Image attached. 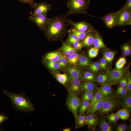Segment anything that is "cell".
Returning <instances> with one entry per match:
<instances>
[{"instance_id":"1","label":"cell","mask_w":131,"mask_h":131,"mask_svg":"<svg viewBox=\"0 0 131 131\" xmlns=\"http://www.w3.org/2000/svg\"><path fill=\"white\" fill-rule=\"evenodd\" d=\"M66 15L61 14L49 18L48 23L44 31L47 38L51 40H60L68 33L67 28L69 25Z\"/></svg>"},{"instance_id":"2","label":"cell","mask_w":131,"mask_h":131,"mask_svg":"<svg viewBox=\"0 0 131 131\" xmlns=\"http://www.w3.org/2000/svg\"><path fill=\"white\" fill-rule=\"evenodd\" d=\"M3 92L11 100L13 106L18 110L23 112H30L34 110V105L30 99L25 96L11 93L5 90Z\"/></svg>"},{"instance_id":"3","label":"cell","mask_w":131,"mask_h":131,"mask_svg":"<svg viewBox=\"0 0 131 131\" xmlns=\"http://www.w3.org/2000/svg\"><path fill=\"white\" fill-rule=\"evenodd\" d=\"M91 0H68L66 6L68 9L67 16L71 14H86Z\"/></svg>"},{"instance_id":"4","label":"cell","mask_w":131,"mask_h":131,"mask_svg":"<svg viewBox=\"0 0 131 131\" xmlns=\"http://www.w3.org/2000/svg\"><path fill=\"white\" fill-rule=\"evenodd\" d=\"M66 103L68 108L74 116L76 125L78 116L77 111L81 104L80 99L76 94L71 92L68 96Z\"/></svg>"},{"instance_id":"5","label":"cell","mask_w":131,"mask_h":131,"mask_svg":"<svg viewBox=\"0 0 131 131\" xmlns=\"http://www.w3.org/2000/svg\"><path fill=\"white\" fill-rule=\"evenodd\" d=\"M116 26L121 27L131 25V9L123 8L119 10Z\"/></svg>"},{"instance_id":"6","label":"cell","mask_w":131,"mask_h":131,"mask_svg":"<svg viewBox=\"0 0 131 131\" xmlns=\"http://www.w3.org/2000/svg\"><path fill=\"white\" fill-rule=\"evenodd\" d=\"M68 25L73 27L76 30L81 32H86L94 31L95 29L90 24L84 21L75 22L70 18H67Z\"/></svg>"},{"instance_id":"7","label":"cell","mask_w":131,"mask_h":131,"mask_svg":"<svg viewBox=\"0 0 131 131\" xmlns=\"http://www.w3.org/2000/svg\"><path fill=\"white\" fill-rule=\"evenodd\" d=\"M120 12L119 10L116 12L108 13L102 17L97 18L102 20L107 28L111 29L116 26L117 18Z\"/></svg>"},{"instance_id":"8","label":"cell","mask_w":131,"mask_h":131,"mask_svg":"<svg viewBox=\"0 0 131 131\" xmlns=\"http://www.w3.org/2000/svg\"><path fill=\"white\" fill-rule=\"evenodd\" d=\"M117 105L114 97L110 96L104 102L101 108L96 112L100 115L108 113L115 109Z\"/></svg>"},{"instance_id":"9","label":"cell","mask_w":131,"mask_h":131,"mask_svg":"<svg viewBox=\"0 0 131 131\" xmlns=\"http://www.w3.org/2000/svg\"><path fill=\"white\" fill-rule=\"evenodd\" d=\"M51 4L44 2H35L33 7L34 11L32 12L30 17H33L43 14H47L49 11L51 10Z\"/></svg>"},{"instance_id":"10","label":"cell","mask_w":131,"mask_h":131,"mask_svg":"<svg viewBox=\"0 0 131 131\" xmlns=\"http://www.w3.org/2000/svg\"><path fill=\"white\" fill-rule=\"evenodd\" d=\"M125 73L124 69H112L109 70L107 73L109 83L115 84L118 83L124 76Z\"/></svg>"},{"instance_id":"11","label":"cell","mask_w":131,"mask_h":131,"mask_svg":"<svg viewBox=\"0 0 131 131\" xmlns=\"http://www.w3.org/2000/svg\"><path fill=\"white\" fill-rule=\"evenodd\" d=\"M28 19L34 23L41 30L44 31L48 23L49 18L47 14H43L33 17L29 16Z\"/></svg>"},{"instance_id":"12","label":"cell","mask_w":131,"mask_h":131,"mask_svg":"<svg viewBox=\"0 0 131 131\" xmlns=\"http://www.w3.org/2000/svg\"><path fill=\"white\" fill-rule=\"evenodd\" d=\"M98 122L97 116L94 114H90L86 116L85 124L87 125L90 129L93 130L96 129Z\"/></svg>"},{"instance_id":"13","label":"cell","mask_w":131,"mask_h":131,"mask_svg":"<svg viewBox=\"0 0 131 131\" xmlns=\"http://www.w3.org/2000/svg\"><path fill=\"white\" fill-rule=\"evenodd\" d=\"M109 97H103L99 100L90 106L87 109V114H94L99 110L102 107L104 102Z\"/></svg>"},{"instance_id":"14","label":"cell","mask_w":131,"mask_h":131,"mask_svg":"<svg viewBox=\"0 0 131 131\" xmlns=\"http://www.w3.org/2000/svg\"><path fill=\"white\" fill-rule=\"evenodd\" d=\"M120 105L129 111L131 109V96L130 94H126L121 96L119 101Z\"/></svg>"},{"instance_id":"15","label":"cell","mask_w":131,"mask_h":131,"mask_svg":"<svg viewBox=\"0 0 131 131\" xmlns=\"http://www.w3.org/2000/svg\"><path fill=\"white\" fill-rule=\"evenodd\" d=\"M97 88V85L93 82L87 81L81 85V90L82 91L93 92Z\"/></svg>"},{"instance_id":"16","label":"cell","mask_w":131,"mask_h":131,"mask_svg":"<svg viewBox=\"0 0 131 131\" xmlns=\"http://www.w3.org/2000/svg\"><path fill=\"white\" fill-rule=\"evenodd\" d=\"M81 83L80 79H74L71 80L69 86V90L71 93L76 94L81 91Z\"/></svg>"},{"instance_id":"17","label":"cell","mask_w":131,"mask_h":131,"mask_svg":"<svg viewBox=\"0 0 131 131\" xmlns=\"http://www.w3.org/2000/svg\"><path fill=\"white\" fill-rule=\"evenodd\" d=\"M95 30L90 32L83 39L82 43L83 46L88 47L91 46L93 44L97 31Z\"/></svg>"},{"instance_id":"18","label":"cell","mask_w":131,"mask_h":131,"mask_svg":"<svg viewBox=\"0 0 131 131\" xmlns=\"http://www.w3.org/2000/svg\"><path fill=\"white\" fill-rule=\"evenodd\" d=\"M67 71L71 80L74 79H81L82 74L80 69L73 66H70L68 68Z\"/></svg>"},{"instance_id":"19","label":"cell","mask_w":131,"mask_h":131,"mask_svg":"<svg viewBox=\"0 0 131 131\" xmlns=\"http://www.w3.org/2000/svg\"><path fill=\"white\" fill-rule=\"evenodd\" d=\"M62 54L57 51L49 52L44 57L45 60L57 62L60 57Z\"/></svg>"},{"instance_id":"20","label":"cell","mask_w":131,"mask_h":131,"mask_svg":"<svg viewBox=\"0 0 131 131\" xmlns=\"http://www.w3.org/2000/svg\"><path fill=\"white\" fill-rule=\"evenodd\" d=\"M61 49L64 54L66 55H69L75 53L77 50L67 42L63 43Z\"/></svg>"},{"instance_id":"21","label":"cell","mask_w":131,"mask_h":131,"mask_svg":"<svg viewBox=\"0 0 131 131\" xmlns=\"http://www.w3.org/2000/svg\"><path fill=\"white\" fill-rule=\"evenodd\" d=\"M99 89L102 96L104 97L110 96L113 91L110 84L109 83L102 85Z\"/></svg>"},{"instance_id":"22","label":"cell","mask_w":131,"mask_h":131,"mask_svg":"<svg viewBox=\"0 0 131 131\" xmlns=\"http://www.w3.org/2000/svg\"><path fill=\"white\" fill-rule=\"evenodd\" d=\"M93 44L94 47L99 49L104 48L106 46L102 38L97 31L96 33Z\"/></svg>"},{"instance_id":"23","label":"cell","mask_w":131,"mask_h":131,"mask_svg":"<svg viewBox=\"0 0 131 131\" xmlns=\"http://www.w3.org/2000/svg\"><path fill=\"white\" fill-rule=\"evenodd\" d=\"M129 110L123 108L119 110L116 113L119 116V119L125 120L129 119L130 115Z\"/></svg>"},{"instance_id":"24","label":"cell","mask_w":131,"mask_h":131,"mask_svg":"<svg viewBox=\"0 0 131 131\" xmlns=\"http://www.w3.org/2000/svg\"><path fill=\"white\" fill-rule=\"evenodd\" d=\"M68 32H69L75 35L80 40H83L87 35L90 32L92 31L86 32H81L76 30L73 27L70 28L68 30Z\"/></svg>"},{"instance_id":"25","label":"cell","mask_w":131,"mask_h":131,"mask_svg":"<svg viewBox=\"0 0 131 131\" xmlns=\"http://www.w3.org/2000/svg\"><path fill=\"white\" fill-rule=\"evenodd\" d=\"M81 79L86 81H90L95 82L96 81V78L95 75L90 72H84L82 75Z\"/></svg>"},{"instance_id":"26","label":"cell","mask_w":131,"mask_h":131,"mask_svg":"<svg viewBox=\"0 0 131 131\" xmlns=\"http://www.w3.org/2000/svg\"><path fill=\"white\" fill-rule=\"evenodd\" d=\"M99 127L102 131H113L112 127L107 122L105 118H102L99 122Z\"/></svg>"},{"instance_id":"27","label":"cell","mask_w":131,"mask_h":131,"mask_svg":"<svg viewBox=\"0 0 131 131\" xmlns=\"http://www.w3.org/2000/svg\"><path fill=\"white\" fill-rule=\"evenodd\" d=\"M96 81L102 85L109 83L108 77L107 74H103L98 75L96 78Z\"/></svg>"},{"instance_id":"28","label":"cell","mask_w":131,"mask_h":131,"mask_svg":"<svg viewBox=\"0 0 131 131\" xmlns=\"http://www.w3.org/2000/svg\"><path fill=\"white\" fill-rule=\"evenodd\" d=\"M55 76L58 81L63 85H65L68 81V78L66 74L56 73Z\"/></svg>"},{"instance_id":"29","label":"cell","mask_w":131,"mask_h":131,"mask_svg":"<svg viewBox=\"0 0 131 131\" xmlns=\"http://www.w3.org/2000/svg\"><path fill=\"white\" fill-rule=\"evenodd\" d=\"M44 63L46 66L50 69L57 70L59 69L60 66L57 62H54L45 60Z\"/></svg>"},{"instance_id":"30","label":"cell","mask_w":131,"mask_h":131,"mask_svg":"<svg viewBox=\"0 0 131 131\" xmlns=\"http://www.w3.org/2000/svg\"><path fill=\"white\" fill-rule=\"evenodd\" d=\"M90 102L87 101H83L79 106L78 112L80 115L83 114L90 106Z\"/></svg>"},{"instance_id":"31","label":"cell","mask_w":131,"mask_h":131,"mask_svg":"<svg viewBox=\"0 0 131 131\" xmlns=\"http://www.w3.org/2000/svg\"><path fill=\"white\" fill-rule=\"evenodd\" d=\"M78 61L79 64L83 67L87 66L90 65L89 58L85 56L82 55L79 57Z\"/></svg>"},{"instance_id":"32","label":"cell","mask_w":131,"mask_h":131,"mask_svg":"<svg viewBox=\"0 0 131 131\" xmlns=\"http://www.w3.org/2000/svg\"><path fill=\"white\" fill-rule=\"evenodd\" d=\"M79 57L78 54L75 52L68 55L67 59L69 63L73 65H75L78 61Z\"/></svg>"},{"instance_id":"33","label":"cell","mask_w":131,"mask_h":131,"mask_svg":"<svg viewBox=\"0 0 131 131\" xmlns=\"http://www.w3.org/2000/svg\"><path fill=\"white\" fill-rule=\"evenodd\" d=\"M94 94L93 92H85L81 98L83 101L90 102L93 98Z\"/></svg>"},{"instance_id":"34","label":"cell","mask_w":131,"mask_h":131,"mask_svg":"<svg viewBox=\"0 0 131 131\" xmlns=\"http://www.w3.org/2000/svg\"><path fill=\"white\" fill-rule=\"evenodd\" d=\"M68 33L69 35L67 40V42L71 45L75 42L80 41V39L75 35L69 32H68Z\"/></svg>"},{"instance_id":"35","label":"cell","mask_w":131,"mask_h":131,"mask_svg":"<svg viewBox=\"0 0 131 131\" xmlns=\"http://www.w3.org/2000/svg\"><path fill=\"white\" fill-rule=\"evenodd\" d=\"M103 97L99 89L94 94L93 98L90 102V106L99 100Z\"/></svg>"},{"instance_id":"36","label":"cell","mask_w":131,"mask_h":131,"mask_svg":"<svg viewBox=\"0 0 131 131\" xmlns=\"http://www.w3.org/2000/svg\"><path fill=\"white\" fill-rule=\"evenodd\" d=\"M115 53L113 51H108L104 54V58L108 63H110L113 61Z\"/></svg>"},{"instance_id":"37","label":"cell","mask_w":131,"mask_h":131,"mask_svg":"<svg viewBox=\"0 0 131 131\" xmlns=\"http://www.w3.org/2000/svg\"><path fill=\"white\" fill-rule=\"evenodd\" d=\"M99 50V49L95 47H92L88 51V55L91 58H94L98 55Z\"/></svg>"},{"instance_id":"38","label":"cell","mask_w":131,"mask_h":131,"mask_svg":"<svg viewBox=\"0 0 131 131\" xmlns=\"http://www.w3.org/2000/svg\"><path fill=\"white\" fill-rule=\"evenodd\" d=\"M86 119V116L82 114L78 116L77 123V126L81 127L83 126L85 124Z\"/></svg>"},{"instance_id":"39","label":"cell","mask_w":131,"mask_h":131,"mask_svg":"<svg viewBox=\"0 0 131 131\" xmlns=\"http://www.w3.org/2000/svg\"><path fill=\"white\" fill-rule=\"evenodd\" d=\"M100 68V63L96 62L91 64L90 66V70L93 72H97L98 71Z\"/></svg>"},{"instance_id":"40","label":"cell","mask_w":131,"mask_h":131,"mask_svg":"<svg viewBox=\"0 0 131 131\" xmlns=\"http://www.w3.org/2000/svg\"><path fill=\"white\" fill-rule=\"evenodd\" d=\"M127 93L126 88H123L119 86L117 87L116 94L117 95L122 96L126 94Z\"/></svg>"},{"instance_id":"41","label":"cell","mask_w":131,"mask_h":131,"mask_svg":"<svg viewBox=\"0 0 131 131\" xmlns=\"http://www.w3.org/2000/svg\"><path fill=\"white\" fill-rule=\"evenodd\" d=\"M124 55L125 56L129 55L131 52V48L130 46L128 44H123L122 47Z\"/></svg>"},{"instance_id":"42","label":"cell","mask_w":131,"mask_h":131,"mask_svg":"<svg viewBox=\"0 0 131 131\" xmlns=\"http://www.w3.org/2000/svg\"><path fill=\"white\" fill-rule=\"evenodd\" d=\"M107 118L110 123H114L117 121L119 117L116 113H112L108 116Z\"/></svg>"},{"instance_id":"43","label":"cell","mask_w":131,"mask_h":131,"mask_svg":"<svg viewBox=\"0 0 131 131\" xmlns=\"http://www.w3.org/2000/svg\"><path fill=\"white\" fill-rule=\"evenodd\" d=\"M19 2L23 3H27L29 4L31 7V10L30 14L32 13V9L33 8V7L35 2L34 0H18Z\"/></svg>"},{"instance_id":"44","label":"cell","mask_w":131,"mask_h":131,"mask_svg":"<svg viewBox=\"0 0 131 131\" xmlns=\"http://www.w3.org/2000/svg\"><path fill=\"white\" fill-rule=\"evenodd\" d=\"M119 82L120 86L123 88H126L127 83V79L126 77H123Z\"/></svg>"},{"instance_id":"45","label":"cell","mask_w":131,"mask_h":131,"mask_svg":"<svg viewBox=\"0 0 131 131\" xmlns=\"http://www.w3.org/2000/svg\"><path fill=\"white\" fill-rule=\"evenodd\" d=\"M8 118V117L5 114L0 113V126Z\"/></svg>"},{"instance_id":"46","label":"cell","mask_w":131,"mask_h":131,"mask_svg":"<svg viewBox=\"0 0 131 131\" xmlns=\"http://www.w3.org/2000/svg\"><path fill=\"white\" fill-rule=\"evenodd\" d=\"M72 45L77 50L81 49L83 47L82 43L80 41L75 42Z\"/></svg>"},{"instance_id":"47","label":"cell","mask_w":131,"mask_h":131,"mask_svg":"<svg viewBox=\"0 0 131 131\" xmlns=\"http://www.w3.org/2000/svg\"><path fill=\"white\" fill-rule=\"evenodd\" d=\"M127 127L124 123L120 124L117 127L116 131H125L127 129Z\"/></svg>"},{"instance_id":"48","label":"cell","mask_w":131,"mask_h":131,"mask_svg":"<svg viewBox=\"0 0 131 131\" xmlns=\"http://www.w3.org/2000/svg\"><path fill=\"white\" fill-rule=\"evenodd\" d=\"M106 61L104 57L102 58L100 60V67L103 70H105L106 68Z\"/></svg>"},{"instance_id":"49","label":"cell","mask_w":131,"mask_h":131,"mask_svg":"<svg viewBox=\"0 0 131 131\" xmlns=\"http://www.w3.org/2000/svg\"><path fill=\"white\" fill-rule=\"evenodd\" d=\"M126 88L127 90V92H128L130 94L131 92V78L130 76L127 80V83Z\"/></svg>"},{"instance_id":"50","label":"cell","mask_w":131,"mask_h":131,"mask_svg":"<svg viewBox=\"0 0 131 131\" xmlns=\"http://www.w3.org/2000/svg\"><path fill=\"white\" fill-rule=\"evenodd\" d=\"M62 61L63 65V68L66 67L67 64V58L66 56L62 54L61 56Z\"/></svg>"},{"instance_id":"51","label":"cell","mask_w":131,"mask_h":131,"mask_svg":"<svg viewBox=\"0 0 131 131\" xmlns=\"http://www.w3.org/2000/svg\"><path fill=\"white\" fill-rule=\"evenodd\" d=\"M122 8H124L131 9V0H127L126 3Z\"/></svg>"},{"instance_id":"52","label":"cell","mask_w":131,"mask_h":131,"mask_svg":"<svg viewBox=\"0 0 131 131\" xmlns=\"http://www.w3.org/2000/svg\"><path fill=\"white\" fill-rule=\"evenodd\" d=\"M124 66L123 65L121 64L118 61L117 62L116 64V68L118 69H122Z\"/></svg>"},{"instance_id":"53","label":"cell","mask_w":131,"mask_h":131,"mask_svg":"<svg viewBox=\"0 0 131 131\" xmlns=\"http://www.w3.org/2000/svg\"><path fill=\"white\" fill-rule=\"evenodd\" d=\"M118 61L124 65L126 64V58L125 57H123L120 58L119 59Z\"/></svg>"},{"instance_id":"54","label":"cell","mask_w":131,"mask_h":131,"mask_svg":"<svg viewBox=\"0 0 131 131\" xmlns=\"http://www.w3.org/2000/svg\"><path fill=\"white\" fill-rule=\"evenodd\" d=\"M57 62L60 65V67L63 68V65L61 60V56L59 59L57 61Z\"/></svg>"},{"instance_id":"55","label":"cell","mask_w":131,"mask_h":131,"mask_svg":"<svg viewBox=\"0 0 131 131\" xmlns=\"http://www.w3.org/2000/svg\"><path fill=\"white\" fill-rule=\"evenodd\" d=\"M71 128H68L65 129L63 130V131H70L71 130Z\"/></svg>"},{"instance_id":"56","label":"cell","mask_w":131,"mask_h":131,"mask_svg":"<svg viewBox=\"0 0 131 131\" xmlns=\"http://www.w3.org/2000/svg\"></svg>"}]
</instances>
